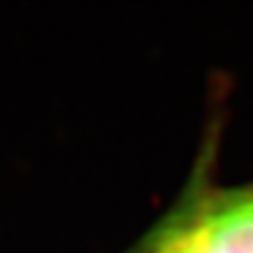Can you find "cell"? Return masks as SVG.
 Instances as JSON below:
<instances>
[{"instance_id": "obj_1", "label": "cell", "mask_w": 253, "mask_h": 253, "mask_svg": "<svg viewBox=\"0 0 253 253\" xmlns=\"http://www.w3.org/2000/svg\"><path fill=\"white\" fill-rule=\"evenodd\" d=\"M147 253H253V187L213 193L173 215Z\"/></svg>"}]
</instances>
